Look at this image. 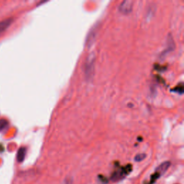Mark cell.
<instances>
[{
	"mask_svg": "<svg viewBox=\"0 0 184 184\" xmlns=\"http://www.w3.org/2000/svg\"><path fill=\"white\" fill-rule=\"evenodd\" d=\"M95 55L91 52L86 58L84 64V75L86 79L89 82L93 78L94 74V65H95Z\"/></svg>",
	"mask_w": 184,
	"mask_h": 184,
	"instance_id": "obj_1",
	"label": "cell"
},
{
	"mask_svg": "<svg viewBox=\"0 0 184 184\" xmlns=\"http://www.w3.org/2000/svg\"><path fill=\"white\" fill-rule=\"evenodd\" d=\"M98 26H99V24L98 23L95 24L91 28L90 30H89L88 34H87V36L86 38V46H87L88 48H90L96 41L98 32V28H99Z\"/></svg>",
	"mask_w": 184,
	"mask_h": 184,
	"instance_id": "obj_2",
	"label": "cell"
},
{
	"mask_svg": "<svg viewBox=\"0 0 184 184\" xmlns=\"http://www.w3.org/2000/svg\"><path fill=\"white\" fill-rule=\"evenodd\" d=\"M134 2L132 0H124L120 3L119 6V11L123 15H128L132 12Z\"/></svg>",
	"mask_w": 184,
	"mask_h": 184,
	"instance_id": "obj_3",
	"label": "cell"
},
{
	"mask_svg": "<svg viewBox=\"0 0 184 184\" xmlns=\"http://www.w3.org/2000/svg\"><path fill=\"white\" fill-rule=\"evenodd\" d=\"M170 164H171L170 162L165 161L157 166V168H156V172L159 174V176H163V175L167 171L168 168H170Z\"/></svg>",
	"mask_w": 184,
	"mask_h": 184,
	"instance_id": "obj_4",
	"label": "cell"
},
{
	"mask_svg": "<svg viewBox=\"0 0 184 184\" xmlns=\"http://www.w3.org/2000/svg\"><path fill=\"white\" fill-rule=\"evenodd\" d=\"M13 19L12 18L6 19L3 21L0 22V35H1L2 32H4L5 30L7 29V27L10 26L12 23Z\"/></svg>",
	"mask_w": 184,
	"mask_h": 184,
	"instance_id": "obj_5",
	"label": "cell"
},
{
	"mask_svg": "<svg viewBox=\"0 0 184 184\" xmlns=\"http://www.w3.org/2000/svg\"><path fill=\"white\" fill-rule=\"evenodd\" d=\"M26 152H27V150H26V148H24V147H22V148L19 149L17 154V160L19 163H22L25 160Z\"/></svg>",
	"mask_w": 184,
	"mask_h": 184,
	"instance_id": "obj_6",
	"label": "cell"
},
{
	"mask_svg": "<svg viewBox=\"0 0 184 184\" xmlns=\"http://www.w3.org/2000/svg\"><path fill=\"white\" fill-rule=\"evenodd\" d=\"M175 48V44L174 39H173L172 36H170V34L168 36V39H167V49H166L165 51H164V54H166V52L172 51L174 50Z\"/></svg>",
	"mask_w": 184,
	"mask_h": 184,
	"instance_id": "obj_7",
	"label": "cell"
},
{
	"mask_svg": "<svg viewBox=\"0 0 184 184\" xmlns=\"http://www.w3.org/2000/svg\"><path fill=\"white\" fill-rule=\"evenodd\" d=\"M8 125V122L6 119H0V131L4 130Z\"/></svg>",
	"mask_w": 184,
	"mask_h": 184,
	"instance_id": "obj_8",
	"label": "cell"
},
{
	"mask_svg": "<svg viewBox=\"0 0 184 184\" xmlns=\"http://www.w3.org/2000/svg\"><path fill=\"white\" fill-rule=\"evenodd\" d=\"M146 157V155L144 153H140L135 157V161L136 162H141Z\"/></svg>",
	"mask_w": 184,
	"mask_h": 184,
	"instance_id": "obj_9",
	"label": "cell"
},
{
	"mask_svg": "<svg viewBox=\"0 0 184 184\" xmlns=\"http://www.w3.org/2000/svg\"><path fill=\"white\" fill-rule=\"evenodd\" d=\"M63 184H72V180L71 178H68L66 180H65Z\"/></svg>",
	"mask_w": 184,
	"mask_h": 184,
	"instance_id": "obj_10",
	"label": "cell"
}]
</instances>
